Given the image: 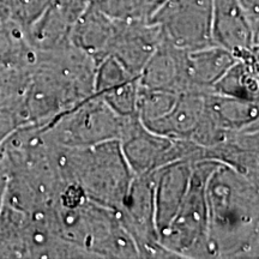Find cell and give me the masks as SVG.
Wrapping results in <instances>:
<instances>
[{
	"label": "cell",
	"instance_id": "cell-3",
	"mask_svg": "<svg viewBox=\"0 0 259 259\" xmlns=\"http://www.w3.org/2000/svg\"><path fill=\"white\" fill-rule=\"evenodd\" d=\"M218 162H194L189 189L169 225L158 234L174 258H209L205 184Z\"/></svg>",
	"mask_w": 259,
	"mask_h": 259
},
{
	"label": "cell",
	"instance_id": "cell-11",
	"mask_svg": "<svg viewBox=\"0 0 259 259\" xmlns=\"http://www.w3.org/2000/svg\"><path fill=\"white\" fill-rule=\"evenodd\" d=\"M194 162H174L155 171V218L158 234L169 225L189 189Z\"/></svg>",
	"mask_w": 259,
	"mask_h": 259
},
{
	"label": "cell",
	"instance_id": "cell-14",
	"mask_svg": "<svg viewBox=\"0 0 259 259\" xmlns=\"http://www.w3.org/2000/svg\"><path fill=\"white\" fill-rule=\"evenodd\" d=\"M210 92L258 103V57L236 59Z\"/></svg>",
	"mask_w": 259,
	"mask_h": 259
},
{
	"label": "cell",
	"instance_id": "cell-18",
	"mask_svg": "<svg viewBox=\"0 0 259 259\" xmlns=\"http://www.w3.org/2000/svg\"><path fill=\"white\" fill-rule=\"evenodd\" d=\"M166 2H167V0H160V6L163 4V3H166ZM160 6H158V8H160Z\"/></svg>",
	"mask_w": 259,
	"mask_h": 259
},
{
	"label": "cell",
	"instance_id": "cell-8",
	"mask_svg": "<svg viewBox=\"0 0 259 259\" xmlns=\"http://www.w3.org/2000/svg\"><path fill=\"white\" fill-rule=\"evenodd\" d=\"M161 41L160 28L153 22L115 19L107 57L114 58L138 77Z\"/></svg>",
	"mask_w": 259,
	"mask_h": 259
},
{
	"label": "cell",
	"instance_id": "cell-9",
	"mask_svg": "<svg viewBox=\"0 0 259 259\" xmlns=\"http://www.w3.org/2000/svg\"><path fill=\"white\" fill-rule=\"evenodd\" d=\"M187 52L162 40L139 73L138 85L174 94L187 92Z\"/></svg>",
	"mask_w": 259,
	"mask_h": 259
},
{
	"label": "cell",
	"instance_id": "cell-10",
	"mask_svg": "<svg viewBox=\"0 0 259 259\" xmlns=\"http://www.w3.org/2000/svg\"><path fill=\"white\" fill-rule=\"evenodd\" d=\"M206 109L208 92L180 93L167 114L144 125L158 135L193 141L202 127Z\"/></svg>",
	"mask_w": 259,
	"mask_h": 259
},
{
	"label": "cell",
	"instance_id": "cell-16",
	"mask_svg": "<svg viewBox=\"0 0 259 259\" xmlns=\"http://www.w3.org/2000/svg\"><path fill=\"white\" fill-rule=\"evenodd\" d=\"M178 94L163 90L144 89L138 85L137 114L143 124L156 120L169 112Z\"/></svg>",
	"mask_w": 259,
	"mask_h": 259
},
{
	"label": "cell",
	"instance_id": "cell-5",
	"mask_svg": "<svg viewBox=\"0 0 259 259\" xmlns=\"http://www.w3.org/2000/svg\"><path fill=\"white\" fill-rule=\"evenodd\" d=\"M213 0H167L149 19L162 40L185 51L211 46Z\"/></svg>",
	"mask_w": 259,
	"mask_h": 259
},
{
	"label": "cell",
	"instance_id": "cell-1",
	"mask_svg": "<svg viewBox=\"0 0 259 259\" xmlns=\"http://www.w3.org/2000/svg\"><path fill=\"white\" fill-rule=\"evenodd\" d=\"M209 258L258 257V183L216 163L205 184Z\"/></svg>",
	"mask_w": 259,
	"mask_h": 259
},
{
	"label": "cell",
	"instance_id": "cell-4",
	"mask_svg": "<svg viewBox=\"0 0 259 259\" xmlns=\"http://www.w3.org/2000/svg\"><path fill=\"white\" fill-rule=\"evenodd\" d=\"M132 116V115H131ZM130 116H122L94 94L40 127L47 141L65 148H88L121 141Z\"/></svg>",
	"mask_w": 259,
	"mask_h": 259
},
{
	"label": "cell",
	"instance_id": "cell-17",
	"mask_svg": "<svg viewBox=\"0 0 259 259\" xmlns=\"http://www.w3.org/2000/svg\"><path fill=\"white\" fill-rule=\"evenodd\" d=\"M245 11L250 16L255 27L259 28V0H239Z\"/></svg>",
	"mask_w": 259,
	"mask_h": 259
},
{
	"label": "cell",
	"instance_id": "cell-12",
	"mask_svg": "<svg viewBox=\"0 0 259 259\" xmlns=\"http://www.w3.org/2000/svg\"><path fill=\"white\" fill-rule=\"evenodd\" d=\"M114 25L115 19L97 9L90 0L89 5L73 25L70 41L99 64L107 58V48Z\"/></svg>",
	"mask_w": 259,
	"mask_h": 259
},
{
	"label": "cell",
	"instance_id": "cell-6",
	"mask_svg": "<svg viewBox=\"0 0 259 259\" xmlns=\"http://www.w3.org/2000/svg\"><path fill=\"white\" fill-rule=\"evenodd\" d=\"M155 171L135 176L119 212L126 231L137 245L139 258H174L160 244L155 218Z\"/></svg>",
	"mask_w": 259,
	"mask_h": 259
},
{
	"label": "cell",
	"instance_id": "cell-15",
	"mask_svg": "<svg viewBox=\"0 0 259 259\" xmlns=\"http://www.w3.org/2000/svg\"><path fill=\"white\" fill-rule=\"evenodd\" d=\"M97 9L120 21H149L160 0H92Z\"/></svg>",
	"mask_w": 259,
	"mask_h": 259
},
{
	"label": "cell",
	"instance_id": "cell-13",
	"mask_svg": "<svg viewBox=\"0 0 259 259\" xmlns=\"http://www.w3.org/2000/svg\"><path fill=\"white\" fill-rule=\"evenodd\" d=\"M236 58L225 48L211 45L187 52V92H210Z\"/></svg>",
	"mask_w": 259,
	"mask_h": 259
},
{
	"label": "cell",
	"instance_id": "cell-7",
	"mask_svg": "<svg viewBox=\"0 0 259 259\" xmlns=\"http://www.w3.org/2000/svg\"><path fill=\"white\" fill-rule=\"evenodd\" d=\"M259 28L239 0H213L212 44L229 51L236 59L258 57Z\"/></svg>",
	"mask_w": 259,
	"mask_h": 259
},
{
	"label": "cell",
	"instance_id": "cell-2",
	"mask_svg": "<svg viewBox=\"0 0 259 259\" xmlns=\"http://www.w3.org/2000/svg\"><path fill=\"white\" fill-rule=\"evenodd\" d=\"M54 157L67 185L77 184L89 200L120 211L136 176L120 142L108 141L88 148L54 144Z\"/></svg>",
	"mask_w": 259,
	"mask_h": 259
}]
</instances>
